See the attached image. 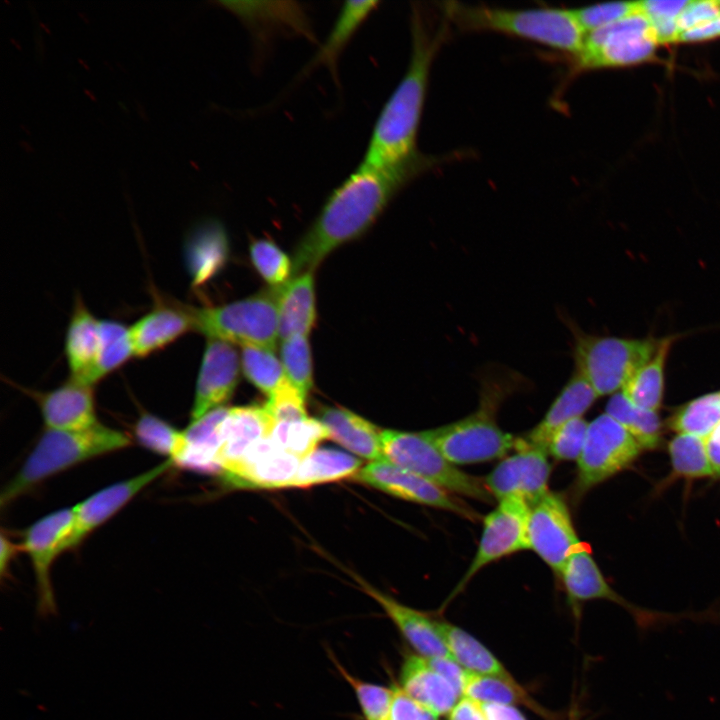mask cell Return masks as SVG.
<instances>
[{
	"label": "cell",
	"mask_w": 720,
	"mask_h": 720,
	"mask_svg": "<svg viewBox=\"0 0 720 720\" xmlns=\"http://www.w3.org/2000/svg\"><path fill=\"white\" fill-rule=\"evenodd\" d=\"M64 351L70 378L91 386L96 384L101 353V320L90 312L81 297L74 302Z\"/></svg>",
	"instance_id": "23"
},
{
	"label": "cell",
	"mask_w": 720,
	"mask_h": 720,
	"mask_svg": "<svg viewBox=\"0 0 720 720\" xmlns=\"http://www.w3.org/2000/svg\"><path fill=\"white\" fill-rule=\"evenodd\" d=\"M240 367L241 360L232 343L208 338L196 380L190 422L224 407L237 387Z\"/></svg>",
	"instance_id": "17"
},
{
	"label": "cell",
	"mask_w": 720,
	"mask_h": 720,
	"mask_svg": "<svg viewBox=\"0 0 720 720\" xmlns=\"http://www.w3.org/2000/svg\"><path fill=\"white\" fill-rule=\"evenodd\" d=\"M377 5V1L345 2L312 63L324 64L334 69L336 61L346 45Z\"/></svg>",
	"instance_id": "34"
},
{
	"label": "cell",
	"mask_w": 720,
	"mask_h": 720,
	"mask_svg": "<svg viewBox=\"0 0 720 720\" xmlns=\"http://www.w3.org/2000/svg\"><path fill=\"white\" fill-rule=\"evenodd\" d=\"M674 471L688 478L714 475L711 469L706 439L690 435L678 434L669 444Z\"/></svg>",
	"instance_id": "43"
},
{
	"label": "cell",
	"mask_w": 720,
	"mask_h": 720,
	"mask_svg": "<svg viewBox=\"0 0 720 720\" xmlns=\"http://www.w3.org/2000/svg\"><path fill=\"white\" fill-rule=\"evenodd\" d=\"M437 623L450 656L466 671L519 684L503 663L467 631L447 621L437 619Z\"/></svg>",
	"instance_id": "30"
},
{
	"label": "cell",
	"mask_w": 720,
	"mask_h": 720,
	"mask_svg": "<svg viewBox=\"0 0 720 720\" xmlns=\"http://www.w3.org/2000/svg\"><path fill=\"white\" fill-rule=\"evenodd\" d=\"M226 407L210 411L190 422L184 431V446L174 465L196 472L218 474L216 455L219 448L218 427Z\"/></svg>",
	"instance_id": "31"
},
{
	"label": "cell",
	"mask_w": 720,
	"mask_h": 720,
	"mask_svg": "<svg viewBox=\"0 0 720 720\" xmlns=\"http://www.w3.org/2000/svg\"><path fill=\"white\" fill-rule=\"evenodd\" d=\"M333 662L340 675L353 689L365 720H390L394 687L363 681L350 674L335 658Z\"/></svg>",
	"instance_id": "42"
},
{
	"label": "cell",
	"mask_w": 720,
	"mask_h": 720,
	"mask_svg": "<svg viewBox=\"0 0 720 720\" xmlns=\"http://www.w3.org/2000/svg\"><path fill=\"white\" fill-rule=\"evenodd\" d=\"M358 582L363 591L382 607L416 654L425 658L451 657L440 634L437 619L404 605L361 579Z\"/></svg>",
	"instance_id": "22"
},
{
	"label": "cell",
	"mask_w": 720,
	"mask_h": 720,
	"mask_svg": "<svg viewBox=\"0 0 720 720\" xmlns=\"http://www.w3.org/2000/svg\"><path fill=\"white\" fill-rule=\"evenodd\" d=\"M278 288L219 306L190 307L194 329L207 338L274 350L279 338Z\"/></svg>",
	"instance_id": "7"
},
{
	"label": "cell",
	"mask_w": 720,
	"mask_h": 720,
	"mask_svg": "<svg viewBox=\"0 0 720 720\" xmlns=\"http://www.w3.org/2000/svg\"><path fill=\"white\" fill-rule=\"evenodd\" d=\"M249 250L254 268L271 288L281 287L291 279L292 260L273 241L255 240Z\"/></svg>",
	"instance_id": "45"
},
{
	"label": "cell",
	"mask_w": 720,
	"mask_h": 720,
	"mask_svg": "<svg viewBox=\"0 0 720 720\" xmlns=\"http://www.w3.org/2000/svg\"><path fill=\"white\" fill-rule=\"evenodd\" d=\"M360 469L361 461L348 453L316 448L301 459L292 487L307 488L354 477Z\"/></svg>",
	"instance_id": "33"
},
{
	"label": "cell",
	"mask_w": 720,
	"mask_h": 720,
	"mask_svg": "<svg viewBox=\"0 0 720 720\" xmlns=\"http://www.w3.org/2000/svg\"><path fill=\"white\" fill-rule=\"evenodd\" d=\"M606 414L623 426L642 449L658 446L661 422L657 412L637 407L622 390L611 396L606 405Z\"/></svg>",
	"instance_id": "35"
},
{
	"label": "cell",
	"mask_w": 720,
	"mask_h": 720,
	"mask_svg": "<svg viewBox=\"0 0 720 720\" xmlns=\"http://www.w3.org/2000/svg\"><path fill=\"white\" fill-rule=\"evenodd\" d=\"M395 694L390 720H438L439 716L409 697L400 687Z\"/></svg>",
	"instance_id": "50"
},
{
	"label": "cell",
	"mask_w": 720,
	"mask_h": 720,
	"mask_svg": "<svg viewBox=\"0 0 720 720\" xmlns=\"http://www.w3.org/2000/svg\"><path fill=\"white\" fill-rule=\"evenodd\" d=\"M319 420L329 433V439L339 443L357 456L372 461L385 459L381 444L382 430L367 419L342 407H326Z\"/></svg>",
	"instance_id": "28"
},
{
	"label": "cell",
	"mask_w": 720,
	"mask_h": 720,
	"mask_svg": "<svg viewBox=\"0 0 720 720\" xmlns=\"http://www.w3.org/2000/svg\"><path fill=\"white\" fill-rule=\"evenodd\" d=\"M590 383L574 369L570 379L554 399L543 418L523 437L530 445L546 451L554 432L567 422L580 418L598 398Z\"/></svg>",
	"instance_id": "26"
},
{
	"label": "cell",
	"mask_w": 720,
	"mask_h": 720,
	"mask_svg": "<svg viewBox=\"0 0 720 720\" xmlns=\"http://www.w3.org/2000/svg\"><path fill=\"white\" fill-rule=\"evenodd\" d=\"M195 330L190 307L156 304L129 327L134 357H146Z\"/></svg>",
	"instance_id": "24"
},
{
	"label": "cell",
	"mask_w": 720,
	"mask_h": 720,
	"mask_svg": "<svg viewBox=\"0 0 720 720\" xmlns=\"http://www.w3.org/2000/svg\"><path fill=\"white\" fill-rule=\"evenodd\" d=\"M185 257L192 284L201 286L216 276L229 257V242L224 226L215 219L196 224L185 243Z\"/></svg>",
	"instance_id": "27"
},
{
	"label": "cell",
	"mask_w": 720,
	"mask_h": 720,
	"mask_svg": "<svg viewBox=\"0 0 720 720\" xmlns=\"http://www.w3.org/2000/svg\"><path fill=\"white\" fill-rule=\"evenodd\" d=\"M706 449L713 474L720 476V444L710 436L706 439Z\"/></svg>",
	"instance_id": "57"
},
{
	"label": "cell",
	"mask_w": 720,
	"mask_h": 720,
	"mask_svg": "<svg viewBox=\"0 0 720 720\" xmlns=\"http://www.w3.org/2000/svg\"><path fill=\"white\" fill-rule=\"evenodd\" d=\"M518 384L520 377L512 371H488L481 377L478 408L455 422L425 430V434L454 465L504 458L516 449L518 438L499 427L497 411Z\"/></svg>",
	"instance_id": "3"
},
{
	"label": "cell",
	"mask_w": 720,
	"mask_h": 720,
	"mask_svg": "<svg viewBox=\"0 0 720 720\" xmlns=\"http://www.w3.org/2000/svg\"><path fill=\"white\" fill-rule=\"evenodd\" d=\"M134 357L129 327L115 320H101V353L96 373L100 381Z\"/></svg>",
	"instance_id": "41"
},
{
	"label": "cell",
	"mask_w": 720,
	"mask_h": 720,
	"mask_svg": "<svg viewBox=\"0 0 720 720\" xmlns=\"http://www.w3.org/2000/svg\"><path fill=\"white\" fill-rule=\"evenodd\" d=\"M550 474L547 452L522 437L515 452L502 458L483 482L495 500L516 497L530 506L549 492Z\"/></svg>",
	"instance_id": "16"
},
{
	"label": "cell",
	"mask_w": 720,
	"mask_h": 720,
	"mask_svg": "<svg viewBox=\"0 0 720 720\" xmlns=\"http://www.w3.org/2000/svg\"><path fill=\"white\" fill-rule=\"evenodd\" d=\"M381 444L386 460L454 495L486 503L494 499L483 479L463 472L448 461L429 440L425 431L384 429L381 432Z\"/></svg>",
	"instance_id": "8"
},
{
	"label": "cell",
	"mask_w": 720,
	"mask_h": 720,
	"mask_svg": "<svg viewBox=\"0 0 720 720\" xmlns=\"http://www.w3.org/2000/svg\"><path fill=\"white\" fill-rule=\"evenodd\" d=\"M557 576L576 617L580 616L579 610L582 604L591 600H606L620 605L631 614L641 631L693 617L653 611L627 601L606 581L587 544L568 558Z\"/></svg>",
	"instance_id": "11"
},
{
	"label": "cell",
	"mask_w": 720,
	"mask_h": 720,
	"mask_svg": "<svg viewBox=\"0 0 720 720\" xmlns=\"http://www.w3.org/2000/svg\"><path fill=\"white\" fill-rule=\"evenodd\" d=\"M281 449L304 458L316 449L319 442L329 438L327 428L319 419L275 423L270 436Z\"/></svg>",
	"instance_id": "38"
},
{
	"label": "cell",
	"mask_w": 720,
	"mask_h": 720,
	"mask_svg": "<svg viewBox=\"0 0 720 720\" xmlns=\"http://www.w3.org/2000/svg\"><path fill=\"white\" fill-rule=\"evenodd\" d=\"M720 424V392L702 395L687 402L671 416L669 426L679 434L703 439L710 437Z\"/></svg>",
	"instance_id": "37"
},
{
	"label": "cell",
	"mask_w": 720,
	"mask_h": 720,
	"mask_svg": "<svg viewBox=\"0 0 720 720\" xmlns=\"http://www.w3.org/2000/svg\"><path fill=\"white\" fill-rule=\"evenodd\" d=\"M353 479L394 497L452 512L472 522L480 519L476 510L454 494L386 459L361 467Z\"/></svg>",
	"instance_id": "15"
},
{
	"label": "cell",
	"mask_w": 720,
	"mask_h": 720,
	"mask_svg": "<svg viewBox=\"0 0 720 720\" xmlns=\"http://www.w3.org/2000/svg\"><path fill=\"white\" fill-rule=\"evenodd\" d=\"M434 160L424 155L393 167L360 164L329 195L321 211L298 241L292 277L314 272L335 249L362 236L394 196Z\"/></svg>",
	"instance_id": "1"
},
{
	"label": "cell",
	"mask_w": 720,
	"mask_h": 720,
	"mask_svg": "<svg viewBox=\"0 0 720 720\" xmlns=\"http://www.w3.org/2000/svg\"><path fill=\"white\" fill-rule=\"evenodd\" d=\"M583 32L587 35L638 12L637 2H611L571 9Z\"/></svg>",
	"instance_id": "47"
},
{
	"label": "cell",
	"mask_w": 720,
	"mask_h": 720,
	"mask_svg": "<svg viewBox=\"0 0 720 720\" xmlns=\"http://www.w3.org/2000/svg\"><path fill=\"white\" fill-rule=\"evenodd\" d=\"M526 531L528 549L556 575L568 558L586 545L576 533L565 500L551 491L529 506Z\"/></svg>",
	"instance_id": "13"
},
{
	"label": "cell",
	"mask_w": 720,
	"mask_h": 720,
	"mask_svg": "<svg viewBox=\"0 0 720 720\" xmlns=\"http://www.w3.org/2000/svg\"><path fill=\"white\" fill-rule=\"evenodd\" d=\"M674 340V336L660 339L652 357L634 373L622 389L637 407L651 411L660 408L664 393L665 363Z\"/></svg>",
	"instance_id": "32"
},
{
	"label": "cell",
	"mask_w": 720,
	"mask_h": 720,
	"mask_svg": "<svg viewBox=\"0 0 720 720\" xmlns=\"http://www.w3.org/2000/svg\"><path fill=\"white\" fill-rule=\"evenodd\" d=\"M448 720H486L483 704L462 696L447 715Z\"/></svg>",
	"instance_id": "53"
},
{
	"label": "cell",
	"mask_w": 720,
	"mask_h": 720,
	"mask_svg": "<svg viewBox=\"0 0 720 720\" xmlns=\"http://www.w3.org/2000/svg\"><path fill=\"white\" fill-rule=\"evenodd\" d=\"M431 665L463 695L468 671L452 657L427 658Z\"/></svg>",
	"instance_id": "52"
},
{
	"label": "cell",
	"mask_w": 720,
	"mask_h": 720,
	"mask_svg": "<svg viewBox=\"0 0 720 720\" xmlns=\"http://www.w3.org/2000/svg\"><path fill=\"white\" fill-rule=\"evenodd\" d=\"M409 697L437 716L448 715L460 693L425 657H405L400 668V686Z\"/></svg>",
	"instance_id": "25"
},
{
	"label": "cell",
	"mask_w": 720,
	"mask_h": 720,
	"mask_svg": "<svg viewBox=\"0 0 720 720\" xmlns=\"http://www.w3.org/2000/svg\"><path fill=\"white\" fill-rule=\"evenodd\" d=\"M134 433L144 448L172 459L174 464L184 446V431L150 413L138 418Z\"/></svg>",
	"instance_id": "40"
},
{
	"label": "cell",
	"mask_w": 720,
	"mask_h": 720,
	"mask_svg": "<svg viewBox=\"0 0 720 720\" xmlns=\"http://www.w3.org/2000/svg\"><path fill=\"white\" fill-rule=\"evenodd\" d=\"M74 521V506L62 508L35 521L23 533L22 551L28 554L32 563L38 594L37 609L41 616L56 612L50 570L55 558L65 551Z\"/></svg>",
	"instance_id": "14"
},
{
	"label": "cell",
	"mask_w": 720,
	"mask_h": 720,
	"mask_svg": "<svg viewBox=\"0 0 720 720\" xmlns=\"http://www.w3.org/2000/svg\"><path fill=\"white\" fill-rule=\"evenodd\" d=\"M240 360L246 379L268 396L287 380L283 365L273 350L242 346Z\"/></svg>",
	"instance_id": "39"
},
{
	"label": "cell",
	"mask_w": 720,
	"mask_h": 720,
	"mask_svg": "<svg viewBox=\"0 0 720 720\" xmlns=\"http://www.w3.org/2000/svg\"><path fill=\"white\" fill-rule=\"evenodd\" d=\"M30 394L47 429L82 430L99 423L91 385L69 378L53 390Z\"/></svg>",
	"instance_id": "20"
},
{
	"label": "cell",
	"mask_w": 720,
	"mask_h": 720,
	"mask_svg": "<svg viewBox=\"0 0 720 720\" xmlns=\"http://www.w3.org/2000/svg\"><path fill=\"white\" fill-rule=\"evenodd\" d=\"M440 11L448 24L462 31L502 33L577 55L586 34L571 9H508L448 1Z\"/></svg>",
	"instance_id": "4"
},
{
	"label": "cell",
	"mask_w": 720,
	"mask_h": 720,
	"mask_svg": "<svg viewBox=\"0 0 720 720\" xmlns=\"http://www.w3.org/2000/svg\"><path fill=\"white\" fill-rule=\"evenodd\" d=\"M658 45L650 21L637 12L588 33L574 67L583 71L642 63L653 57Z\"/></svg>",
	"instance_id": "9"
},
{
	"label": "cell",
	"mask_w": 720,
	"mask_h": 720,
	"mask_svg": "<svg viewBox=\"0 0 720 720\" xmlns=\"http://www.w3.org/2000/svg\"><path fill=\"white\" fill-rule=\"evenodd\" d=\"M690 1L686 0H647L638 1V12L652 22L677 20Z\"/></svg>",
	"instance_id": "51"
},
{
	"label": "cell",
	"mask_w": 720,
	"mask_h": 720,
	"mask_svg": "<svg viewBox=\"0 0 720 720\" xmlns=\"http://www.w3.org/2000/svg\"><path fill=\"white\" fill-rule=\"evenodd\" d=\"M574 338L577 370L598 396L621 391L634 373L655 353L660 339L596 336L569 326Z\"/></svg>",
	"instance_id": "6"
},
{
	"label": "cell",
	"mask_w": 720,
	"mask_h": 720,
	"mask_svg": "<svg viewBox=\"0 0 720 720\" xmlns=\"http://www.w3.org/2000/svg\"><path fill=\"white\" fill-rule=\"evenodd\" d=\"M130 444L125 433L100 423L82 430L45 428L17 474L4 487L1 506L59 472Z\"/></svg>",
	"instance_id": "5"
},
{
	"label": "cell",
	"mask_w": 720,
	"mask_h": 720,
	"mask_svg": "<svg viewBox=\"0 0 720 720\" xmlns=\"http://www.w3.org/2000/svg\"><path fill=\"white\" fill-rule=\"evenodd\" d=\"M316 321L315 286L313 272L292 277L279 287L278 329L279 338L309 335Z\"/></svg>",
	"instance_id": "29"
},
{
	"label": "cell",
	"mask_w": 720,
	"mask_h": 720,
	"mask_svg": "<svg viewBox=\"0 0 720 720\" xmlns=\"http://www.w3.org/2000/svg\"><path fill=\"white\" fill-rule=\"evenodd\" d=\"M462 696L473 698L483 704H521L538 715L549 718V713L537 704L520 684H513L496 677L468 672Z\"/></svg>",
	"instance_id": "36"
},
{
	"label": "cell",
	"mask_w": 720,
	"mask_h": 720,
	"mask_svg": "<svg viewBox=\"0 0 720 720\" xmlns=\"http://www.w3.org/2000/svg\"><path fill=\"white\" fill-rule=\"evenodd\" d=\"M528 512L529 505L520 498L498 501L497 506L483 518V529L475 555L449 600L460 593L487 565L528 549Z\"/></svg>",
	"instance_id": "12"
},
{
	"label": "cell",
	"mask_w": 720,
	"mask_h": 720,
	"mask_svg": "<svg viewBox=\"0 0 720 720\" xmlns=\"http://www.w3.org/2000/svg\"><path fill=\"white\" fill-rule=\"evenodd\" d=\"M720 37V15L714 19L683 32L679 35L678 41L699 42Z\"/></svg>",
	"instance_id": "54"
},
{
	"label": "cell",
	"mask_w": 720,
	"mask_h": 720,
	"mask_svg": "<svg viewBox=\"0 0 720 720\" xmlns=\"http://www.w3.org/2000/svg\"><path fill=\"white\" fill-rule=\"evenodd\" d=\"M281 363L287 379L306 397L313 386V366L307 335L281 341Z\"/></svg>",
	"instance_id": "44"
},
{
	"label": "cell",
	"mask_w": 720,
	"mask_h": 720,
	"mask_svg": "<svg viewBox=\"0 0 720 720\" xmlns=\"http://www.w3.org/2000/svg\"><path fill=\"white\" fill-rule=\"evenodd\" d=\"M173 465L174 461L166 458L155 467L102 488L76 504L74 506V527L66 543L65 551L80 545L92 531L114 516L131 499Z\"/></svg>",
	"instance_id": "18"
},
{
	"label": "cell",
	"mask_w": 720,
	"mask_h": 720,
	"mask_svg": "<svg viewBox=\"0 0 720 720\" xmlns=\"http://www.w3.org/2000/svg\"><path fill=\"white\" fill-rule=\"evenodd\" d=\"M21 550V544H15L4 534L1 535L0 571L2 578L5 577L8 572L9 565L16 553Z\"/></svg>",
	"instance_id": "56"
},
{
	"label": "cell",
	"mask_w": 720,
	"mask_h": 720,
	"mask_svg": "<svg viewBox=\"0 0 720 720\" xmlns=\"http://www.w3.org/2000/svg\"><path fill=\"white\" fill-rule=\"evenodd\" d=\"M447 21L435 32L419 8L411 14L412 49L407 70L380 111L362 164L393 167L416 159L417 133L433 59L447 34Z\"/></svg>",
	"instance_id": "2"
},
{
	"label": "cell",
	"mask_w": 720,
	"mask_h": 720,
	"mask_svg": "<svg viewBox=\"0 0 720 720\" xmlns=\"http://www.w3.org/2000/svg\"><path fill=\"white\" fill-rule=\"evenodd\" d=\"M274 424L264 406L228 408L218 427V475L236 464L254 443L269 437Z\"/></svg>",
	"instance_id": "21"
},
{
	"label": "cell",
	"mask_w": 720,
	"mask_h": 720,
	"mask_svg": "<svg viewBox=\"0 0 720 720\" xmlns=\"http://www.w3.org/2000/svg\"><path fill=\"white\" fill-rule=\"evenodd\" d=\"M569 720H577V718H576V712H575V711H572V713H571V715H570V717H569Z\"/></svg>",
	"instance_id": "59"
},
{
	"label": "cell",
	"mask_w": 720,
	"mask_h": 720,
	"mask_svg": "<svg viewBox=\"0 0 720 720\" xmlns=\"http://www.w3.org/2000/svg\"><path fill=\"white\" fill-rule=\"evenodd\" d=\"M483 708L486 720H527L516 705L486 703Z\"/></svg>",
	"instance_id": "55"
},
{
	"label": "cell",
	"mask_w": 720,
	"mask_h": 720,
	"mask_svg": "<svg viewBox=\"0 0 720 720\" xmlns=\"http://www.w3.org/2000/svg\"><path fill=\"white\" fill-rule=\"evenodd\" d=\"M720 15V1H690L677 17L679 35Z\"/></svg>",
	"instance_id": "49"
},
{
	"label": "cell",
	"mask_w": 720,
	"mask_h": 720,
	"mask_svg": "<svg viewBox=\"0 0 720 720\" xmlns=\"http://www.w3.org/2000/svg\"><path fill=\"white\" fill-rule=\"evenodd\" d=\"M641 446L633 436L608 414L589 423L583 450L577 462L574 497L602 483L631 464Z\"/></svg>",
	"instance_id": "10"
},
{
	"label": "cell",
	"mask_w": 720,
	"mask_h": 720,
	"mask_svg": "<svg viewBox=\"0 0 720 720\" xmlns=\"http://www.w3.org/2000/svg\"><path fill=\"white\" fill-rule=\"evenodd\" d=\"M300 463L301 458L281 449L267 437L254 443L221 477L233 487L287 488L292 487Z\"/></svg>",
	"instance_id": "19"
},
{
	"label": "cell",
	"mask_w": 720,
	"mask_h": 720,
	"mask_svg": "<svg viewBox=\"0 0 720 720\" xmlns=\"http://www.w3.org/2000/svg\"><path fill=\"white\" fill-rule=\"evenodd\" d=\"M711 436L720 444V424Z\"/></svg>",
	"instance_id": "58"
},
{
	"label": "cell",
	"mask_w": 720,
	"mask_h": 720,
	"mask_svg": "<svg viewBox=\"0 0 720 720\" xmlns=\"http://www.w3.org/2000/svg\"><path fill=\"white\" fill-rule=\"evenodd\" d=\"M263 405L274 423L290 422L307 418L305 397L287 379L281 384Z\"/></svg>",
	"instance_id": "48"
},
{
	"label": "cell",
	"mask_w": 720,
	"mask_h": 720,
	"mask_svg": "<svg viewBox=\"0 0 720 720\" xmlns=\"http://www.w3.org/2000/svg\"><path fill=\"white\" fill-rule=\"evenodd\" d=\"M589 423L583 418L573 419L551 436L546 452L558 461L578 460L584 447Z\"/></svg>",
	"instance_id": "46"
}]
</instances>
